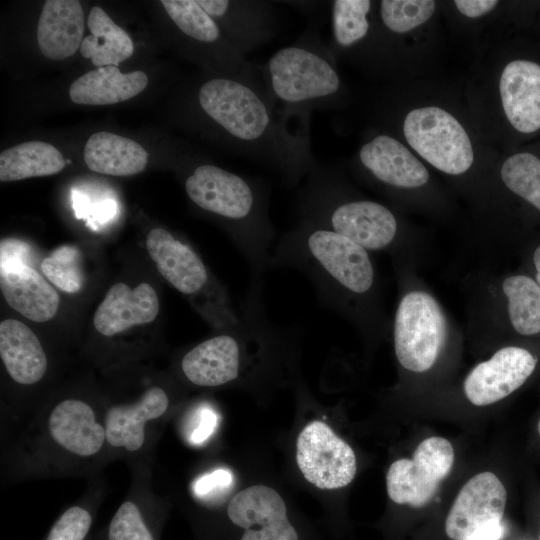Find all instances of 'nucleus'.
Listing matches in <instances>:
<instances>
[{"label": "nucleus", "instance_id": "nucleus-27", "mask_svg": "<svg viewBox=\"0 0 540 540\" xmlns=\"http://www.w3.org/2000/svg\"><path fill=\"white\" fill-rule=\"evenodd\" d=\"M66 161L53 145L43 141H28L0 154V180L3 182L48 176L64 169Z\"/></svg>", "mask_w": 540, "mask_h": 540}, {"label": "nucleus", "instance_id": "nucleus-8", "mask_svg": "<svg viewBox=\"0 0 540 540\" xmlns=\"http://www.w3.org/2000/svg\"><path fill=\"white\" fill-rule=\"evenodd\" d=\"M454 449L443 437H430L416 448L413 458L391 464L386 475L389 498L400 505L423 507L435 496L440 483L450 473Z\"/></svg>", "mask_w": 540, "mask_h": 540}, {"label": "nucleus", "instance_id": "nucleus-20", "mask_svg": "<svg viewBox=\"0 0 540 540\" xmlns=\"http://www.w3.org/2000/svg\"><path fill=\"white\" fill-rule=\"evenodd\" d=\"M52 439L72 454L89 457L106 441L105 426L96 421L92 407L78 399L58 403L48 418Z\"/></svg>", "mask_w": 540, "mask_h": 540}, {"label": "nucleus", "instance_id": "nucleus-36", "mask_svg": "<svg viewBox=\"0 0 540 540\" xmlns=\"http://www.w3.org/2000/svg\"><path fill=\"white\" fill-rule=\"evenodd\" d=\"M233 483V474L228 469H216L197 478L192 484L195 496L202 500L217 497Z\"/></svg>", "mask_w": 540, "mask_h": 540}, {"label": "nucleus", "instance_id": "nucleus-18", "mask_svg": "<svg viewBox=\"0 0 540 540\" xmlns=\"http://www.w3.org/2000/svg\"><path fill=\"white\" fill-rule=\"evenodd\" d=\"M0 287L9 306L29 320L46 322L58 311V293L30 265L0 266Z\"/></svg>", "mask_w": 540, "mask_h": 540}, {"label": "nucleus", "instance_id": "nucleus-22", "mask_svg": "<svg viewBox=\"0 0 540 540\" xmlns=\"http://www.w3.org/2000/svg\"><path fill=\"white\" fill-rule=\"evenodd\" d=\"M168 405L165 391L152 387L132 404L111 407L105 415L106 441L113 447L138 451L145 442L146 423L164 415Z\"/></svg>", "mask_w": 540, "mask_h": 540}, {"label": "nucleus", "instance_id": "nucleus-4", "mask_svg": "<svg viewBox=\"0 0 540 540\" xmlns=\"http://www.w3.org/2000/svg\"><path fill=\"white\" fill-rule=\"evenodd\" d=\"M335 60L317 28L310 27L260 65L263 84L278 113L309 126L313 111L339 107L344 84Z\"/></svg>", "mask_w": 540, "mask_h": 540}, {"label": "nucleus", "instance_id": "nucleus-28", "mask_svg": "<svg viewBox=\"0 0 540 540\" xmlns=\"http://www.w3.org/2000/svg\"><path fill=\"white\" fill-rule=\"evenodd\" d=\"M161 4L176 28L188 40L221 50H236L226 39L217 22L197 0H162Z\"/></svg>", "mask_w": 540, "mask_h": 540}, {"label": "nucleus", "instance_id": "nucleus-21", "mask_svg": "<svg viewBox=\"0 0 540 540\" xmlns=\"http://www.w3.org/2000/svg\"><path fill=\"white\" fill-rule=\"evenodd\" d=\"M84 12L77 0L45 1L37 25L40 51L51 60H63L81 46Z\"/></svg>", "mask_w": 540, "mask_h": 540}, {"label": "nucleus", "instance_id": "nucleus-19", "mask_svg": "<svg viewBox=\"0 0 540 540\" xmlns=\"http://www.w3.org/2000/svg\"><path fill=\"white\" fill-rule=\"evenodd\" d=\"M181 370L192 384L217 387L239 378V348L234 332L202 341L181 360Z\"/></svg>", "mask_w": 540, "mask_h": 540}, {"label": "nucleus", "instance_id": "nucleus-29", "mask_svg": "<svg viewBox=\"0 0 540 540\" xmlns=\"http://www.w3.org/2000/svg\"><path fill=\"white\" fill-rule=\"evenodd\" d=\"M330 6L332 43L329 47L336 56L367 35L372 26L370 14L373 2L369 0H334L330 2Z\"/></svg>", "mask_w": 540, "mask_h": 540}, {"label": "nucleus", "instance_id": "nucleus-40", "mask_svg": "<svg viewBox=\"0 0 540 540\" xmlns=\"http://www.w3.org/2000/svg\"><path fill=\"white\" fill-rule=\"evenodd\" d=\"M504 526L502 522L488 526L482 530L475 540H499L503 534Z\"/></svg>", "mask_w": 540, "mask_h": 540}, {"label": "nucleus", "instance_id": "nucleus-31", "mask_svg": "<svg viewBox=\"0 0 540 540\" xmlns=\"http://www.w3.org/2000/svg\"><path fill=\"white\" fill-rule=\"evenodd\" d=\"M501 178L513 193L540 210V159L531 153L508 157L501 167Z\"/></svg>", "mask_w": 540, "mask_h": 540}, {"label": "nucleus", "instance_id": "nucleus-34", "mask_svg": "<svg viewBox=\"0 0 540 540\" xmlns=\"http://www.w3.org/2000/svg\"><path fill=\"white\" fill-rule=\"evenodd\" d=\"M107 540H156V535L139 506L125 501L110 520Z\"/></svg>", "mask_w": 540, "mask_h": 540}, {"label": "nucleus", "instance_id": "nucleus-42", "mask_svg": "<svg viewBox=\"0 0 540 540\" xmlns=\"http://www.w3.org/2000/svg\"><path fill=\"white\" fill-rule=\"evenodd\" d=\"M537 430H538V433L540 434V420H539L538 425H537Z\"/></svg>", "mask_w": 540, "mask_h": 540}, {"label": "nucleus", "instance_id": "nucleus-15", "mask_svg": "<svg viewBox=\"0 0 540 540\" xmlns=\"http://www.w3.org/2000/svg\"><path fill=\"white\" fill-rule=\"evenodd\" d=\"M146 247L159 273L180 293L196 296L212 286L209 271L200 256L168 230L152 229L147 235Z\"/></svg>", "mask_w": 540, "mask_h": 540}, {"label": "nucleus", "instance_id": "nucleus-12", "mask_svg": "<svg viewBox=\"0 0 540 540\" xmlns=\"http://www.w3.org/2000/svg\"><path fill=\"white\" fill-rule=\"evenodd\" d=\"M229 520L245 529L241 540H299L284 500L273 488L255 485L238 492L227 507Z\"/></svg>", "mask_w": 540, "mask_h": 540}, {"label": "nucleus", "instance_id": "nucleus-5", "mask_svg": "<svg viewBox=\"0 0 540 540\" xmlns=\"http://www.w3.org/2000/svg\"><path fill=\"white\" fill-rule=\"evenodd\" d=\"M300 219L340 234L366 250L389 246L397 234L394 214L384 205L347 194L336 167L317 163L296 194Z\"/></svg>", "mask_w": 540, "mask_h": 540}, {"label": "nucleus", "instance_id": "nucleus-26", "mask_svg": "<svg viewBox=\"0 0 540 540\" xmlns=\"http://www.w3.org/2000/svg\"><path fill=\"white\" fill-rule=\"evenodd\" d=\"M87 26L91 34L83 39L80 53L96 67L118 66L133 54L130 36L99 6L92 7Z\"/></svg>", "mask_w": 540, "mask_h": 540}, {"label": "nucleus", "instance_id": "nucleus-9", "mask_svg": "<svg viewBox=\"0 0 540 540\" xmlns=\"http://www.w3.org/2000/svg\"><path fill=\"white\" fill-rule=\"evenodd\" d=\"M296 461L304 478L320 489L345 487L357 470L353 449L321 421L308 423L299 433Z\"/></svg>", "mask_w": 540, "mask_h": 540}, {"label": "nucleus", "instance_id": "nucleus-16", "mask_svg": "<svg viewBox=\"0 0 540 540\" xmlns=\"http://www.w3.org/2000/svg\"><path fill=\"white\" fill-rule=\"evenodd\" d=\"M499 91L509 123L521 133L540 129V65L513 60L503 69Z\"/></svg>", "mask_w": 540, "mask_h": 540}, {"label": "nucleus", "instance_id": "nucleus-23", "mask_svg": "<svg viewBox=\"0 0 540 540\" xmlns=\"http://www.w3.org/2000/svg\"><path fill=\"white\" fill-rule=\"evenodd\" d=\"M0 355L8 374L19 384L37 383L47 370V357L39 339L15 319L0 323Z\"/></svg>", "mask_w": 540, "mask_h": 540}, {"label": "nucleus", "instance_id": "nucleus-1", "mask_svg": "<svg viewBox=\"0 0 540 540\" xmlns=\"http://www.w3.org/2000/svg\"><path fill=\"white\" fill-rule=\"evenodd\" d=\"M195 100L231 149L277 174L283 186L298 187L318 163L309 130L292 128L278 113L261 72L211 77L199 85Z\"/></svg>", "mask_w": 540, "mask_h": 540}, {"label": "nucleus", "instance_id": "nucleus-37", "mask_svg": "<svg viewBox=\"0 0 540 540\" xmlns=\"http://www.w3.org/2000/svg\"><path fill=\"white\" fill-rule=\"evenodd\" d=\"M218 424V415L207 405L200 406L190 424L189 441L194 445L205 442L214 432Z\"/></svg>", "mask_w": 540, "mask_h": 540}, {"label": "nucleus", "instance_id": "nucleus-2", "mask_svg": "<svg viewBox=\"0 0 540 540\" xmlns=\"http://www.w3.org/2000/svg\"><path fill=\"white\" fill-rule=\"evenodd\" d=\"M185 191L201 210L224 221L252 269H270L276 229L269 213V190L259 179L201 163L187 175Z\"/></svg>", "mask_w": 540, "mask_h": 540}, {"label": "nucleus", "instance_id": "nucleus-13", "mask_svg": "<svg viewBox=\"0 0 540 540\" xmlns=\"http://www.w3.org/2000/svg\"><path fill=\"white\" fill-rule=\"evenodd\" d=\"M536 362L526 349L502 348L469 373L464 382L465 395L476 406L498 402L523 385L533 373Z\"/></svg>", "mask_w": 540, "mask_h": 540}, {"label": "nucleus", "instance_id": "nucleus-35", "mask_svg": "<svg viewBox=\"0 0 540 540\" xmlns=\"http://www.w3.org/2000/svg\"><path fill=\"white\" fill-rule=\"evenodd\" d=\"M92 523L88 509L77 505L69 507L52 525L45 540H85Z\"/></svg>", "mask_w": 540, "mask_h": 540}, {"label": "nucleus", "instance_id": "nucleus-25", "mask_svg": "<svg viewBox=\"0 0 540 540\" xmlns=\"http://www.w3.org/2000/svg\"><path fill=\"white\" fill-rule=\"evenodd\" d=\"M84 161L91 171L129 176L142 172L148 153L137 142L111 132L92 134L84 147Z\"/></svg>", "mask_w": 540, "mask_h": 540}, {"label": "nucleus", "instance_id": "nucleus-38", "mask_svg": "<svg viewBox=\"0 0 540 540\" xmlns=\"http://www.w3.org/2000/svg\"><path fill=\"white\" fill-rule=\"evenodd\" d=\"M0 266L11 264H28L30 248L16 239H3L0 250Z\"/></svg>", "mask_w": 540, "mask_h": 540}, {"label": "nucleus", "instance_id": "nucleus-6", "mask_svg": "<svg viewBox=\"0 0 540 540\" xmlns=\"http://www.w3.org/2000/svg\"><path fill=\"white\" fill-rule=\"evenodd\" d=\"M407 143L438 170L459 175L474 160L471 140L460 122L446 110L427 106L409 111L402 123Z\"/></svg>", "mask_w": 540, "mask_h": 540}, {"label": "nucleus", "instance_id": "nucleus-33", "mask_svg": "<svg viewBox=\"0 0 540 540\" xmlns=\"http://www.w3.org/2000/svg\"><path fill=\"white\" fill-rule=\"evenodd\" d=\"M41 270L55 286L67 293L78 292L83 285L79 251L75 246L64 245L44 258Z\"/></svg>", "mask_w": 540, "mask_h": 540}, {"label": "nucleus", "instance_id": "nucleus-11", "mask_svg": "<svg viewBox=\"0 0 540 540\" xmlns=\"http://www.w3.org/2000/svg\"><path fill=\"white\" fill-rule=\"evenodd\" d=\"M242 55L271 41L279 28L278 2L265 0H197Z\"/></svg>", "mask_w": 540, "mask_h": 540}, {"label": "nucleus", "instance_id": "nucleus-10", "mask_svg": "<svg viewBox=\"0 0 540 540\" xmlns=\"http://www.w3.org/2000/svg\"><path fill=\"white\" fill-rule=\"evenodd\" d=\"M507 492L492 472H481L460 489L445 520V532L451 540H475L490 525L500 523Z\"/></svg>", "mask_w": 540, "mask_h": 540}, {"label": "nucleus", "instance_id": "nucleus-24", "mask_svg": "<svg viewBox=\"0 0 540 540\" xmlns=\"http://www.w3.org/2000/svg\"><path fill=\"white\" fill-rule=\"evenodd\" d=\"M147 84L148 77L142 71L123 74L117 66H104L78 77L69 88V96L76 104L109 105L131 99Z\"/></svg>", "mask_w": 540, "mask_h": 540}, {"label": "nucleus", "instance_id": "nucleus-7", "mask_svg": "<svg viewBox=\"0 0 540 540\" xmlns=\"http://www.w3.org/2000/svg\"><path fill=\"white\" fill-rule=\"evenodd\" d=\"M446 337L444 315L435 299L410 292L399 303L394 323L395 353L412 372H424L435 363Z\"/></svg>", "mask_w": 540, "mask_h": 540}, {"label": "nucleus", "instance_id": "nucleus-14", "mask_svg": "<svg viewBox=\"0 0 540 540\" xmlns=\"http://www.w3.org/2000/svg\"><path fill=\"white\" fill-rule=\"evenodd\" d=\"M357 166L380 184L415 188L429 180L426 167L399 140L386 133L367 139L356 156Z\"/></svg>", "mask_w": 540, "mask_h": 540}, {"label": "nucleus", "instance_id": "nucleus-32", "mask_svg": "<svg viewBox=\"0 0 540 540\" xmlns=\"http://www.w3.org/2000/svg\"><path fill=\"white\" fill-rule=\"evenodd\" d=\"M435 6L432 0H383L379 3V16L388 31L403 34L425 23Z\"/></svg>", "mask_w": 540, "mask_h": 540}, {"label": "nucleus", "instance_id": "nucleus-41", "mask_svg": "<svg viewBox=\"0 0 540 540\" xmlns=\"http://www.w3.org/2000/svg\"><path fill=\"white\" fill-rule=\"evenodd\" d=\"M534 264L537 270L536 279L540 285V246L536 249L534 253Z\"/></svg>", "mask_w": 540, "mask_h": 540}, {"label": "nucleus", "instance_id": "nucleus-17", "mask_svg": "<svg viewBox=\"0 0 540 540\" xmlns=\"http://www.w3.org/2000/svg\"><path fill=\"white\" fill-rule=\"evenodd\" d=\"M159 312L156 291L148 283L131 289L125 283L114 284L98 306L93 323L104 336H113L128 328L152 322Z\"/></svg>", "mask_w": 540, "mask_h": 540}, {"label": "nucleus", "instance_id": "nucleus-3", "mask_svg": "<svg viewBox=\"0 0 540 540\" xmlns=\"http://www.w3.org/2000/svg\"><path fill=\"white\" fill-rule=\"evenodd\" d=\"M302 273L325 307L338 309L345 296H361L373 287L375 272L367 250L348 238L299 219L276 241L270 269Z\"/></svg>", "mask_w": 540, "mask_h": 540}, {"label": "nucleus", "instance_id": "nucleus-43", "mask_svg": "<svg viewBox=\"0 0 540 540\" xmlns=\"http://www.w3.org/2000/svg\"><path fill=\"white\" fill-rule=\"evenodd\" d=\"M539 540H540V534H539Z\"/></svg>", "mask_w": 540, "mask_h": 540}, {"label": "nucleus", "instance_id": "nucleus-30", "mask_svg": "<svg viewBox=\"0 0 540 540\" xmlns=\"http://www.w3.org/2000/svg\"><path fill=\"white\" fill-rule=\"evenodd\" d=\"M503 291L514 329L522 335L540 333V285L523 275L507 277Z\"/></svg>", "mask_w": 540, "mask_h": 540}, {"label": "nucleus", "instance_id": "nucleus-39", "mask_svg": "<svg viewBox=\"0 0 540 540\" xmlns=\"http://www.w3.org/2000/svg\"><path fill=\"white\" fill-rule=\"evenodd\" d=\"M458 11L466 17L477 18L492 11L498 4L496 0H456Z\"/></svg>", "mask_w": 540, "mask_h": 540}]
</instances>
